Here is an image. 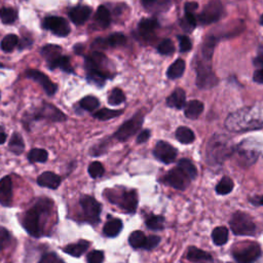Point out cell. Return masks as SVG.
<instances>
[{"label": "cell", "mask_w": 263, "mask_h": 263, "mask_svg": "<svg viewBox=\"0 0 263 263\" xmlns=\"http://www.w3.org/2000/svg\"><path fill=\"white\" fill-rule=\"evenodd\" d=\"M225 127L228 131L235 133L263 129V107H244L237 110L228 115Z\"/></svg>", "instance_id": "cell-1"}, {"label": "cell", "mask_w": 263, "mask_h": 263, "mask_svg": "<svg viewBox=\"0 0 263 263\" xmlns=\"http://www.w3.org/2000/svg\"><path fill=\"white\" fill-rule=\"evenodd\" d=\"M53 206V200L48 197H41L32 208L25 213L22 225L31 237L40 238L42 236L41 217L44 214H49Z\"/></svg>", "instance_id": "cell-2"}, {"label": "cell", "mask_w": 263, "mask_h": 263, "mask_svg": "<svg viewBox=\"0 0 263 263\" xmlns=\"http://www.w3.org/2000/svg\"><path fill=\"white\" fill-rule=\"evenodd\" d=\"M234 151L233 142L226 135H214L206 147V161L211 166L221 165L234 154Z\"/></svg>", "instance_id": "cell-3"}, {"label": "cell", "mask_w": 263, "mask_h": 263, "mask_svg": "<svg viewBox=\"0 0 263 263\" xmlns=\"http://www.w3.org/2000/svg\"><path fill=\"white\" fill-rule=\"evenodd\" d=\"M196 86L199 88H210L218 84L217 76L212 70L211 60L200 58L196 62Z\"/></svg>", "instance_id": "cell-4"}, {"label": "cell", "mask_w": 263, "mask_h": 263, "mask_svg": "<svg viewBox=\"0 0 263 263\" xmlns=\"http://www.w3.org/2000/svg\"><path fill=\"white\" fill-rule=\"evenodd\" d=\"M230 229L236 236H254L256 225L248 214L236 212L229 220Z\"/></svg>", "instance_id": "cell-5"}, {"label": "cell", "mask_w": 263, "mask_h": 263, "mask_svg": "<svg viewBox=\"0 0 263 263\" xmlns=\"http://www.w3.org/2000/svg\"><path fill=\"white\" fill-rule=\"evenodd\" d=\"M144 122V114L142 112L136 113L131 119L123 122L114 134V138L120 142L128 141L130 138L135 136L137 132L142 128Z\"/></svg>", "instance_id": "cell-6"}, {"label": "cell", "mask_w": 263, "mask_h": 263, "mask_svg": "<svg viewBox=\"0 0 263 263\" xmlns=\"http://www.w3.org/2000/svg\"><path fill=\"white\" fill-rule=\"evenodd\" d=\"M80 205L83 210V214L88 222L91 224H97L100 221L101 204L96 198L90 195H84L80 199Z\"/></svg>", "instance_id": "cell-7"}, {"label": "cell", "mask_w": 263, "mask_h": 263, "mask_svg": "<svg viewBox=\"0 0 263 263\" xmlns=\"http://www.w3.org/2000/svg\"><path fill=\"white\" fill-rule=\"evenodd\" d=\"M30 120L48 119L55 122H62L67 119V116L53 104L43 103L32 115H30Z\"/></svg>", "instance_id": "cell-8"}, {"label": "cell", "mask_w": 263, "mask_h": 263, "mask_svg": "<svg viewBox=\"0 0 263 263\" xmlns=\"http://www.w3.org/2000/svg\"><path fill=\"white\" fill-rule=\"evenodd\" d=\"M223 14V5L219 0H212L203 11L197 15V21L203 25H210L221 19Z\"/></svg>", "instance_id": "cell-9"}, {"label": "cell", "mask_w": 263, "mask_h": 263, "mask_svg": "<svg viewBox=\"0 0 263 263\" xmlns=\"http://www.w3.org/2000/svg\"><path fill=\"white\" fill-rule=\"evenodd\" d=\"M42 28L49 30L59 37H66L70 33V26L68 21L61 17H46L42 21Z\"/></svg>", "instance_id": "cell-10"}, {"label": "cell", "mask_w": 263, "mask_h": 263, "mask_svg": "<svg viewBox=\"0 0 263 263\" xmlns=\"http://www.w3.org/2000/svg\"><path fill=\"white\" fill-rule=\"evenodd\" d=\"M191 179L185 174L179 167L172 169L171 171H169L164 177V183L178 190L186 189Z\"/></svg>", "instance_id": "cell-11"}, {"label": "cell", "mask_w": 263, "mask_h": 263, "mask_svg": "<svg viewBox=\"0 0 263 263\" xmlns=\"http://www.w3.org/2000/svg\"><path fill=\"white\" fill-rule=\"evenodd\" d=\"M233 255L238 263H254L261 256V248L257 244H248L235 250Z\"/></svg>", "instance_id": "cell-12"}, {"label": "cell", "mask_w": 263, "mask_h": 263, "mask_svg": "<svg viewBox=\"0 0 263 263\" xmlns=\"http://www.w3.org/2000/svg\"><path fill=\"white\" fill-rule=\"evenodd\" d=\"M25 75H26L27 79L32 80V81L36 82L38 85H40L42 87L43 90L49 96H54L57 92L58 86L49 79L48 75H45L41 71L36 70V69H28V70H26Z\"/></svg>", "instance_id": "cell-13"}, {"label": "cell", "mask_w": 263, "mask_h": 263, "mask_svg": "<svg viewBox=\"0 0 263 263\" xmlns=\"http://www.w3.org/2000/svg\"><path fill=\"white\" fill-rule=\"evenodd\" d=\"M153 154L160 162L169 165L172 164L176 160L178 151L170 143L166 141H160L157 143L156 147H154Z\"/></svg>", "instance_id": "cell-14"}, {"label": "cell", "mask_w": 263, "mask_h": 263, "mask_svg": "<svg viewBox=\"0 0 263 263\" xmlns=\"http://www.w3.org/2000/svg\"><path fill=\"white\" fill-rule=\"evenodd\" d=\"M197 8H198V4L196 2H187L185 4L184 7L185 15L181 20L180 25L183 28V30L186 31V32H191L197 24V18L195 17L194 13L197 10Z\"/></svg>", "instance_id": "cell-15"}, {"label": "cell", "mask_w": 263, "mask_h": 263, "mask_svg": "<svg viewBox=\"0 0 263 263\" xmlns=\"http://www.w3.org/2000/svg\"><path fill=\"white\" fill-rule=\"evenodd\" d=\"M114 204H117L123 211L134 214L137 211L138 207V194L136 190L125 191L119 197L118 200Z\"/></svg>", "instance_id": "cell-16"}, {"label": "cell", "mask_w": 263, "mask_h": 263, "mask_svg": "<svg viewBox=\"0 0 263 263\" xmlns=\"http://www.w3.org/2000/svg\"><path fill=\"white\" fill-rule=\"evenodd\" d=\"M234 153L236 154L238 163L241 166H245V167H249L253 165L258 158V152L255 149H250L243 146H240L237 149H235Z\"/></svg>", "instance_id": "cell-17"}, {"label": "cell", "mask_w": 263, "mask_h": 263, "mask_svg": "<svg viewBox=\"0 0 263 263\" xmlns=\"http://www.w3.org/2000/svg\"><path fill=\"white\" fill-rule=\"evenodd\" d=\"M12 203V181L9 176L0 179V205L10 207Z\"/></svg>", "instance_id": "cell-18"}, {"label": "cell", "mask_w": 263, "mask_h": 263, "mask_svg": "<svg viewBox=\"0 0 263 263\" xmlns=\"http://www.w3.org/2000/svg\"><path fill=\"white\" fill-rule=\"evenodd\" d=\"M90 13H91V8L89 6L79 5L72 7L69 10L68 15L71 22L79 26V25H84L89 19Z\"/></svg>", "instance_id": "cell-19"}, {"label": "cell", "mask_w": 263, "mask_h": 263, "mask_svg": "<svg viewBox=\"0 0 263 263\" xmlns=\"http://www.w3.org/2000/svg\"><path fill=\"white\" fill-rule=\"evenodd\" d=\"M108 62L109 61H108L105 55L99 52H95V53H92L90 56L86 58V69L88 71L96 69V70H101V71L106 72L104 68L107 65Z\"/></svg>", "instance_id": "cell-20"}, {"label": "cell", "mask_w": 263, "mask_h": 263, "mask_svg": "<svg viewBox=\"0 0 263 263\" xmlns=\"http://www.w3.org/2000/svg\"><path fill=\"white\" fill-rule=\"evenodd\" d=\"M61 177L53 172H44L37 178V184L41 187L57 189L61 184Z\"/></svg>", "instance_id": "cell-21"}, {"label": "cell", "mask_w": 263, "mask_h": 263, "mask_svg": "<svg viewBox=\"0 0 263 263\" xmlns=\"http://www.w3.org/2000/svg\"><path fill=\"white\" fill-rule=\"evenodd\" d=\"M186 103V94L182 88H176L171 95L167 98V105L172 108L181 109Z\"/></svg>", "instance_id": "cell-22"}, {"label": "cell", "mask_w": 263, "mask_h": 263, "mask_svg": "<svg viewBox=\"0 0 263 263\" xmlns=\"http://www.w3.org/2000/svg\"><path fill=\"white\" fill-rule=\"evenodd\" d=\"M159 27V22L157 19L154 18H147L140 21L138 25V31L143 37H150L154 31H156Z\"/></svg>", "instance_id": "cell-23"}, {"label": "cell", "mask_w": 263, "mask_h": 263, "mask_svg": "<svg viewBox=\"0 0 263 263\" xmlns=\"http://www.w3.org/2000/svg\"><path fill=\"white\" fill-rule=\"evenodd\" d=\"M186 257L189 261L195 262V263H207V262L212 261V256L208 252L200 250L194 246L189 247L187 250Z\"/></svg>", "instance_id": "cell-24"}, {"label": "cell", "mask_w": 263, "mask_h": 263, "mask_svg": "<svg viewBox=\"0 0 263 263\" xmlns=\"http://www.w3.org/2000/svg\"><path fill=\"white\" fill-rule=\"evenodd\" d=\"M88 247H89V243L88 241L81 240L80 242L66 246L63 251L73 257H81L83 254L87 252Z\"/></svg>", "instance_id": "cell-25"}, {"label": "cell", "mask_w": 263, "mask_h": 263, "mask_svg": "<svg viewBox=\"0 0 263 263\" xmlns=\"http://www.w3.org/2000/svg\"><path fill=\"white\" fill-rule=\"evenodd\" d=\"M204 111V104L198 100H192L185 105V116L189 119H196Z\"/></svg>", "instance_id": "cell-26"}, {"label": "cell", "mask_w": 263, "mask_h": 263, "mask_svg": "<svg viewBox=\"0 0 263 263\" xmlns=\"http://www.w3.org/2000/svg\"><path fill=\"white\" fill-rule=\"evenodd\" d=\"M110 79V75L104 72V71H101V70H96V69H92V70H88V74H87V80L92 84L95 85L99 88L103 87L106 83L107 80Z\"/></svg>", "instance_id": "cell-27"}, {"label": "cell", "mask_w": 263, "mask_h": 263, "mask_svg": "<svg viewBox=\"0 0 263 263\" xmlns=\"http://www.w3.org/2000/svg\"><path fill=\"white\" fill-rule=\"evenodd\" d=\"M122 221L120 219L113 218L111 220H108L103 228V233L108 238H115L117 237L122 229Z\"/></svg>", "instance_id": "cell-28"}, {"label": "cell", "mask_w": 263, "mask_h": 263, "mask_svg": "<svg viewBox=\"0 0 263 263\" xmlns=\"http://www.w3.org/2000/svg\"><path fill=\"white\" fill-rule=\"evenodd\" d=\"M48 67L51 70L60 68L67 73H72V74L74 73V69L70 63V59L66 56H60L59 58L50 62V63H48Z\"/></svg>", "instance_id": "cell-29"}, {"label": "cell", "mask_w": 263, "mask_h": 263, "mask_svg": "<svg viewBox=\"0 0 263 263\" xmlns=\"http://www.w3.org/2000/svg\"><path fill=\"white\" fill-rule=\"evenodd\" d=\"M62 52H63V50L57 44H46L41 49L40 53L41 56L46 60V62L50 63V62L62 56Z\"/></svg>", "instance_id": "cell-30"}, {"label": "cell", "mask_w": 263, "mask_h": 263, "mask_svg": "<svg viewBox=\"0 0 263 263\" xmlns=\"http://www.w3.org/2000/svg\"><path fill=\"white\" fill-rule=\"evenodd\" d=\"M96 23L103 29L109 27L111 23V17H110V11L105 5H100L97 9L96 17H95Z\"/></svg>", "instance_id": "cell-31"}, {"label": "cell", "mask_w": 263, "mask_h": 263, "mask_svg": "<svg viewBox=\"0 0 263 263\" xmlns=\"http://www.w3.org/2000/svg\"><path fill=\"white\" fill-rule=\"evenodd\" d=\"M184 70H185V62L182 59H178L169 67L167 71V76L170 80H177L183 75Z\"/></svg>", "instance_id": "cell-32"}, {"label": "cell", "mask_w": 263, "mask_h": 263, "mask_svg": "<svg viewBox=\"0 0 263 263\" xmlns=\"http://www.w3.org/2000/svg\"><path fill=\"white\" fill-rule=\"evenodd\" d=\"M8 147L12 153L20 156L25 150V142L23 137L19 133H14L10 138Z\"/></svg>", "instance_id": "cell-33"}, {"label": "cell", "mask_w": 263, "mask_h": 263, "mask_svg": "<svg viewBox=\"0 0 263 263\" xmlns=\"http://www.w3.org/2000/svg\"><path fill=\"white\" fill-rule=\"evenodd\" d=\"M146 241H147V237L141 230L134 231V233H132L129 238V243L132 248L134 249H144V247L146 245Z\"/></svg>", "instance_id": "cell-34"}, {"label": "cell", "mask_w": 263, "mask_h": 263, "mask_svg": "<svg viewBox=\"0 0 263 263\" xmlns=\"http://www.w3.org/2000/svg\"><path fill=\"white\" fill-rule=\"evenodd\" d=\"M228 235H229V231L226 227L224 226L216 227L212 233L213 243L217 246L225 245L228 241Z\"/></svg>", "instance_id": "cell-35"}, {"label": "cell", "mask_w": 263, "mask_h": 263, "mask_svg": "<svg viewBox=\"0 0 263 263\" xmlns=\"http://www.w3.org/2000/svg\"><path fill=\"white\" fill-rule=\"evenodd\" d=\"M176 138L182 144H190L194 141V133L187 127H179L176 131Z\"/></svg>", "instance_id": "cell-36"}, {"label": "cell", "mask_w": 263, "mask_h": 263, "mask_svg": "<svg viewBox=\"0 0 263 263\" xmlns=\"http://www.w3.org/2000/svg\"><path fill=\"white\" fill-rule=\"evenodd\" d=\"M49 159V153L45 149L41 148H34L32 150H30L28 154V161L31 164L35 163H45Z\"/></svg>", "instance_id": "cell-37"}, {"label": "cell", "mask_w": 263, "mask_h": 263, "mask_svg": "<svg viewBox=\"0 0 263 263\" xmlns=\"http://www.w3.org/2000/svg\"><path fill=\"white\" fill-rule=\"evenodd\" d=\"M234 186L235 183L233 179L229 177H223L217 184V186H216V192L220 195H226L233 191Z\"/></svg>", "instance_id": "cell-38"}, {"label": "cell", "mask_w": 263, "mask_h": 263, "mask_svg": "<svg viewBox=\"0 0 263 263\" xmlns=\"http://www.w3.org/2000/svg\"><path fill=\"white\" fill-rule=\"evenodd\" d=\"M0 19L3 24H13L18 19V12L12 7H1L0 8Z\"/></svg>", "instance_id": "cell-39"}, {"label": "cell", "mask_w": 263, "mask_h": 263, "mask_svg": "<svg viewBox=\"0 0 263 263\" xmlns=\"http://www.w3.org/2000/svg\"><path fill=\"white\" fill-rule=\"evenodd\" d=\"M182 171L186 174L191 180H194L197 176V171H196V168L194 167V165L187 159H182L181 161H179L178 166Z\"/></svg>", "instance_id": "cell-40"}, {"label": "cell", "mask_w": 263, "mask_h": 263, "mask_svg": "<svg viewBox=\"0 0 263 263\" xmlns=\"http://www.w3.org/2000/svg\"><path fill=\"white\" fill-rule=\"evenodd\" d=\"M216 43H217V37L216 36H209L206 41L204 42L203 49H202V57L212 60L214 50L216 48Z\"/></svg>", "instance_id": "cell-41"}, {"label": "cell", "mask_w": 263, "mask_h": 263, "mask_svg": "<svg viewBox=\"0 0 263 263\" xmlns=\"http://www.w3.org/2000/svg\"><path fill=\"white\" fill-rule=\"evenodd\" d=\"M19 38L14 34H8L1 40V50L5 53H10L14 50L15 46L18 45Z\"/></svg>", "instance_id": "cell-42"}, {"label": "cell", "mask_w": 263, "mask_h": 263, "mask_svg": "<svg viewBox=\"0 0 263 263\" xmlns=\"http://www.w3.org/2000/svg\"><path fill=\"white\" fill-rule=\"evenodd\" d=\"M122 113H123V110H112V109H108V108H103V109L92 114V116L100 120H108V119L117 117L121 115Z\"/></svg>", "instance_id": "cell-43"}, {"label": "cell", "mask_w": 263, "mask_h": 263, "mask_svg": "<svg viewBox=\"0 0 263 263\" xmlns=\"http://www.w3.org/2000/svg\"><path fill=\"white\" fill-rule=\"evenodd\" d=\"M126 101V96H125V92H123L120 88H113L109 96H108V103H109L111 106H117L122 104L123 102Z\"/></svg>", "instance_id": "cell-44"}, {"label": "cell", "mask_w": 263, "mask_h": 263, "mask_svg": "<svg viewBox=\"0 0 263 263\" xmlns=\"http://www.w3.org/2000/svg\"><path fill=\"white\" fill-rule=\"evenodd\" d=\"M146 226L152 230H163L165 227V218L163 216L151 215L146 219Z\"/></svg>", "instance_id": "cell-45"}, {"label": "cell", "mask_w": 263, "mask_h": 263, "mask_svg": "<svg viewBox=\"0 0 263 263\" xmlns=\"http://www.w3.org/2000/svg\"><path fill=\"white\" fill-rule=\"evenodd\" d=\"M80 105L84 110L91 112V111H94L97 109L100 105V102L94 96H87L84 99H82V101L80 102Z\"/></svg>", "instance_id": "cell-46"}, {"label": "cell", "mask_w": 263, "mask_h": 263, "mask_svg": "<svg viewBox=\"0 0 263 263\" xmlns=\"http://www.w3.org/2000/svg\"><path fill=\"white\" fill-rule=\"evenodd\" d=\"M106 41H107L108 46H111V48H116V46L125 45L127 43V37L125 34L116 32V33H113V34L108 36Z\"/></svg>", "instance_id": "cell-47"}, {"label": "cell", "mask_w": 263, "mask_h": 263, "mask_svg": "<svg viewBox=\"0 0 263 263\" xmlns=\"http://www.w3.org/2000/svg\"><path fill=\"white\" fill-rule=\"evenodd\" d=\"M88 174L91 178L97 179V178H100L104 175L105 169L100 162H94L88 166Z\"/></svg>", "instance_id": "cell-48"}, {"label": "cell", "mask_w": 263, "mask_h": 263, "mask_svg": "<svg viewBox=\"0 0 263 263\" xmlns=\"http://www.w3.org/2000/svg\"><path fill=\"white\" fill-rule=\"evenodd\" d=\"M158 52L161 55H171L175 52V46L171 39H164L158 46Z\"/></svg>", "instance_id": "cell-49"}, {"label": "cell", "mask_w": 263, "mask_h": 263, "mask_svg": "<svg viewBox=\"0 0 263 263\" xmlns=\"http://www.w3.org/2000/svg\"><path fill=\"white\" fill-rule=\"evenodd\" d=\"M178 41H179V48L181 53H187L192 49V43L191 40L184 35H179L178 36Z\"/></svg>", "instance_id": "cell-50"}, {"label": "cell", "mask_w": 263, "mask_h": 263, "mask_svg": "<svg viewBox=\"0 0 263 263\" xmlns=\"http://www.w3.org/2000/svg\"><path fill=\"white\" fill-rule=\"evenodd\" d=\"M9 241H10V234L8 233V230L2 226H0V252L5 248Z\"/></svg>", "instance_id": "cell-51"}, {"label": "cell", "mask_w": 263, "mask_h": 263, "mask_svg": "<svg viewBox=\"0 0 263 263\" xmlns=\"http://www.w3.org/2000/svg\"><path fill=\"white\" fill-rule=\"evenodd\" d=\"M104 258H105L104 252L95 250L88 253L87 259H88V263H103Z\"/></svg>", "instance_id": "cell-52"}, {"label": "cell", "mask_w": 263, "mask_h": 263, "mask_svg": "<svg viewBox=\"0 0 263 263\" xmlns=\"http://www.w3.org/2000/svg\"><path fill=\"white\" fill-rule=\"evenodd\" d=\"M38 263H65L56 253H48L41 257Z\"/></svg>", "instance_id": "cell-53"}, {"label": "cell", "mask_w": 263, "mask_h": 263, "mask_svg": "<svg viewBox=\"0 0 263 263\" xmlns=\"http://www.w3.org/2000/svg\"><path fill=\"white\" fill-rule=\"evenodd\" d=\"M161 243V238L158 236H149L146 241V245L144 247L145 250H152L159 246Z\"/></svg>", "instance_id": "cell-54"}, {"label": "cell", "mask_w": 263, "mask_h": 263, "mask_svg": "<svg viewBox=\"0 0 263 263\" xmlns=\"http://www.w3.org/2000/svg\"><path fill=\"white\" fill-rule=\"evenodd\" d=\"M149 138H150V131L149 130H144L140 134H139V136L137 138V143L138 144L145 143L146 141H148Z\"/></svg>", "instance_id": "cell-55"}, {"label": "cell", "mask_w": 263, "mask_h": 263, "mask_svg": "<svg viewBox=\"0 0 263 263\" xmlns=\"http://www.w3.org/2000/svg\"><path fill=\"white\" fill-rule=\"evenodd\" d=\"M253 81L257 84L263 85V69H258L253 74Z\"/></svg>", "instance_id": "cell-56"}, {"label": "cell", "mask_w": 263, "mask_h": 263, "mask_svg": "<svg viewBox=\"0 0 263 263\" xmlns=\"http://www.w3.org/2000/svg\"><path fill=\"white\" fill-rule=\"evenodd\" d=\"M254 65L259 69H263V54L259 55L256 59H254Z\"/></svg>", "instance_id": "cell-57"}, {"label": "cell", "mask_w": 263, "mask_h": 263, "mask_svg": "<svg viewBox=\"0 0 263 263\" xmlns=\"http://www.w3.org/2000/svg\"><path fill=\"white\" fill-rule=\"evenodd\" d=\"M6 138H7V135H6L3 127L0 126V145L3 144L6 141Z\"/></svg>", "instance_id": "cell-58"}, {"label": "cell", "mask_w": 263, "mask_h": 263, "mask_svg": "<svg viewBox=\"0 0 263 263\" xmlns=\"http://www.w3.org/2000/svg\"><path fill=\"white\" fill-rule=\"evenodd\" d=\"M251 202H252L254 205L263 206V195H261V196H255L253 199H251Z\"/></svg>", "instance_id": "cell-59"}, {"label": "cell", "mask_w": 263, "mask_h": 263, "mask_svg": "<svg viewBox=\"0 0 263 263\" xmlns=\"http://www.w3.org/2000/svg\"><path fill=\"white\" fill-rule=\"evenodd\" d=\"M158 0H142V3L144 6L149 7V6H152Z\"/></svg>", "instance_id": "cell-60"}, {"label": "cell", "mask_w": 263, "mask_h": 263, "mask_svg": "<svg viewBox=\"0 0 263 263\" xmlns=\"http://www.w3.org/2000/svg\"><path fill=\"white\" fill-rule=\"evenodd\" d=\"M260 24L263 26V14L261 15V19H260Z\"/></svg>", "instance_id": "cell-61"}]
</instances>
